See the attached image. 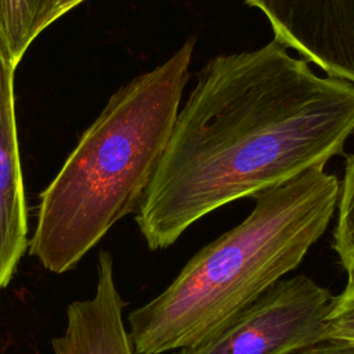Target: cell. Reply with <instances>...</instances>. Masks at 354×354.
Segmentation results:
<instances>
[{
  "instance_id": "1",
  "label": "cell",
  "mask_w": 354,
  "mask_h": 354,
  "mask_svg": "<svg viewBox=\"0 0 354 354\" xmlns=\"http://www.w3.org/2000/svg\"><path fill=\"white\" fill-rule=\"evenodd\" d=\"M354 131V84L319 76L275 37L212 58L180 108L136 210L151 250L236 199L324 169Z\"/></svg>"
},
{
  "instance_id": "2",
  "label": "cell",
  "mask_w": 354,
  "mask_h": 354,
  "mask_svg": "<svg viewBox=\"0 0 354 354\" xmlns=\"http://www.w3.org/2000/svg\"><path fill=\"white\" fill-rule=\"evenodd\" d=\"M188 37L167 59L123 84L40 194L30 253L61 274L136 212L169 142L195 51Z\"/></svg>"
},
{
  "instance_id": "3",
  "label": "cell",
  "mask_w": 354,
  "mask_h": 354,
  "mask_svg": "<svg viewBox=\"0 0 354 354\" xmlns=\"http://www.w3.org/2000/svg\"><path fill=\"white\" fill-rule=\"evenodd\" d=\"M339 178L324 169L254 196L249 216L203 246L155 299L127 317L134 354H163L205 339L306 257L337 207Z\"/></svg>"
},
{
  "instance_id": "4",
  "label": "cell",
  "mask_w": 354,
  "mask_h": 354,
  "mask_svg": "<svg viewBox=\"0 0 354 354\" xmlns=\"http://www.w3.org/2000/svg\"><path fill=\"white\" fill-rule=\"evenodd\" d=\"M333 299L304 274L283 278L213 333L173 354H289L326 339Z\"/></svg>"
},
{
  "instance_id": "5",
  "label": "cell",
  "mask_w": 354,
  "mask_h": 354,
  "mask_svg": "<svg viewBox=\"0 0 354 354\" xmlns=\"http://www.w3.org/2000/svg\"><path fill=\"white\" fill-rule=\"evenodd\" d=\"M274 37L326 72L354 84V0H245Z\"/></svg>"
},
{
  "instance_id": "6",
  "label": "cell",
  "mask_w": 354,
  "mask_h": 354,
  "mask_svg": "<svg viewBox=\"0 0 354 354\" xmlns=\"http://www.w3.org/2000/svg\"><path fill=\"white\" fill-rule=\"evenodd\" d=\"M0 46V289L28 246V214L15 119L14 71Z\"/></svg>"
},
{
  "instance_id": "7",
  "label": "cell",
  "mask_w": 354,
  "mask_h": 354,
  "mask_svg": "<svg viewBox=\"0 0 354 354\" xmlns=\"http://www.w3.org/2000/svg\"><path fill=\"white\" fill-rule=\"evenodd\" d=\"M122 300L113 259L102 250L97 266V289L91 299L77 300L66 310L65 333L53 340L55 354H134L122 319Z\"/></svg>"
},
{
  "instance_id": "8",
  "label": "cell",
  "mask_w": 354,
  "mask_h": 354,
  "mask_svg": "<svg viewBox=\"0 0 354 354\" xmlns=\"http://www.w3.org/2000/svg\"><path fill=\"white\" fill-rule=\"evenodd\" d=\"M59 17L58 0H0V46L14 66L33 40Z\"/></svg>"
},
{
  "instance_id": "9",
  "label": "cell",
  "mask_w": 354,
  "mask_h": 354,
  "mask_svg": "<svg viewBox=\"0 0 354 354\" xmlns=\"http://www.w3.org/2000/svg\"><path fill=\"white\" fill-rule=\"evenodd\" d=\"M336 210L337 218L332 235V248L346 272L354 275V153L346 159Z\"/></svg>"
},
{
  "instance_id": "10",
  "label": "cell",
  "mask_w": 354,
  "mask_h": 354,
  "mask_svg": "<svg viewBox=\"0 0 354 354\" xmlns=\"http://www.w3.org/2000/svg\"><path fill=\"white\" fill-rule=\"evenodd\" d=\"M326 337L354 342V275L335 296L326 319Z\"/></svg>"
},
{
  "instance_id": "11",
  "label": "cell",
  "mask_w": 354,
  "mask_h": 354,
  "mask_svg": "<svg viewBox=\"0 0 354 354\" xmlns=\"http://www.w3.org/2000/svg\"><path fill=\"white\" fill-rule=\"evenodd\" d=\"M289 354H354V342L326 337Z\"/></svg>"
},
{
  "instance_id": "12",
  "label": "cell",
  "mask_w": 354,
  "mask_h": 354,
  "mask_svg": "<svg viewBox=\"0 0 354 354\" xmlns=\"http://www.w3.org/2000/svg\"><path fill=\"white\" fill-rule=\"evenodd\" d=\"M83 0H58L59 3V12H61V17L64 14H66L69 10H72L73 7L79 6Z\"/></svg>"
}]
</instances>
